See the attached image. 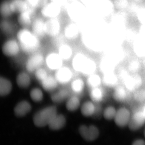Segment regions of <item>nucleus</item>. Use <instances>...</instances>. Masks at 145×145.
I'll return each mask as SVG.
<instances>
[{
    "instance_id": "obj_23",
    "label": "nucleus",
    "mask_w": 145,
    "mask_h": 145,
    "mask_svg": "<svg viewBox=\"0 0 145 145\" xmlns=\"http://www.w3.org/2000/svg\"><path fill=\"white\" fill-rule=\"evenodd\" d=\"M95 111V105L93 103L90 102H86L84 103L81 109L82 115L86 117L92 116L93 115Z\"/></svg>"
},
{
    "instance_id": "obj_38",
    "label": "nucleus",
    "mask_w": 145,
    "mask_h": 145,
    "mask_svg": "<svg viewBox=\"0 0 145 145\" xmlns=\"http://www.w3.org/2000/svg\"><path fill=\"white\" fill-rule=\"evenodd\" d=\"M66 1L67 0H51V1L56 3V4H58L60 6L62 7L65 5Z\"/></svg>"
},
{
    "instance_id": "obj_24",
    "label": "nucleus",
    "mask_w": 145,
    "mask_h": 145,
    "mask_svg": "<svg viewBox=\"0 0 145 145\" xmlns=\"http://www.w3.org/2000/svg\"><path fill=\"white\" fill-rule=\"evenodd\" d=\"M68 90L65 89H62L53 93L51 96V98L54 102H61L68 97Z\"/></svg>"
},
{
    "instance_id": "obj_12",
    "label": "nucleus",
    "mask_w": 145,
    "mask_h": 145,
    "mask_svg": "<svg viewBox=\"0 0 145 145\" xmlns=\"http://www.w3.org/2000/svg\"><path fill=\"white\" fill-rule=\"evenodd\" d=\"M130 114L128 110L125 108H121L116 112L115 116V123L118 126L125 127L129 123L130 121Z\"/></svg>"
},
{
    "instance_id": "obj_41",
    "label": "nucleus",
    "mask_w": 145,
    "mask_h": 145,
    "mask_svg": "<svg viewBox=\"0 0 145 145\" xmlns=\"http://www.w3.org/2000/svg\"><path fill=\"white\" fill-rule=\"evenodd\" d=\"M67 1H73V2H74V1H76V0H67Z\"/></svg>"
},
{
    "instance_id": "obj_35",
    "label": "nucleus",
    "mask_w": 145,
    "mask_h": 145,
    "mask_svg": "<svg viewBox=\"0 0 145 145\" xmlns=\"http://www.w3.org/2000/svg\"><path fill=\"white\" fill-rule=\"evenodd\" d=\"M47 71L43 68H40L35 71V77L40 82L48 76Z\"/></svg>"
},
{
    "instance_id": "obj_22",
    "label": "nucleus",
    "mask_w": 145,
    "mask_h": 145,
    "mask_svg": "<svg viewBox=\"0 0 145 145\" xmlns=\"http://www.w3.org/2000/svg\"><path fill=\"white\" fill-rule=\"evenodd\" d=\"M65 37L69 40L75 39L79 34L78 27L74 24H70L65 28Z\"/></svg>"
},
{
    "instance_id": "obj_36",
    "label": "nucleus",
    "mask_w": 145,
    "mask_h": 145,
    "mask_svg": "<svg viewBox=\"0 0 145 145\" xmlns=\"http://www.w3.org/2000/svg\"><path fill=\"white\" fill-rule=\"evenodd\" d=\"M114 97L115 100L118 102H122L125 99V94L124 91L122 90H118L115 92Z\"/></svg>"
},
{
    "instance_id": "obj_5",
    "label": "nucleus",
    "mask_w": 145,
    "mask_h": 145,
    "mask_svg": "<svg viewBox=\"0 0 145 145\" xmlns=\"http://www.w3.org/2000/svg\"><path fill=\"white\" fill-rule=\"evenodd\" d=\"M21 49L18 41L11 39L6 42L3 45L2 51L3 53L8 57H14L19 53Z\"/></svg>"
},
{
    "instance_id": "obj_21",
    "label": "nucleus",
    "mask_w": 145,
    "mask_h": 145,
    "mask_svg": "<svg viewBox=\"0 0 145 145\" xmlns=\"http://www.w3.org/2000/svg\"><path fill=\"white\" fill-rule=\"evenodd\" d=\"M16 81L18 86L22 88H26L30 85V77L27 72H22L18 74Z\"/></svg>"
},
{
    "instance_id": "obj_27",
    "label": "nucleus",
    "mask_w": 145,
    "mask_h": 145,
    "mask_svg": "<svg viewBox=\"0 0 145 145\" xmlns=\"http://www.w3.org/2000/svg\"><path fill=\"white\" fill-rule=\"evenodd\" d=\"M80 100L76 96H72L66 103V108L70 111H75L80 106Z\"/></svg>"
},
{
    "instance_id": "obj_20",
    "label": "nucleus",
    "mask_w": 145,
    "mask_h": 145,
    "mask_svg": "<svg viewBox=\"0 0 145 145\" xmlns=\"http://www.w3.org/2000/svg\"><path fill=\"white\" fill-rule=\"evenodd\" d=\"M40 83L44 90L47 91H52L55 90L58 84L55 77L49 75L41 81Z\"/></svg>"
},
{
    "instance_id": "obj_40",
    "label": "nucleus",
    "mask_w": 145,
    "mask_h": 145,
    "mask_svg": "<svg viewBox=\"0 0 145 145\" xmlns=\"http://www.w3.org/2000/svg\"><path fill=\"white\" fill-rule=\"evenodd\" d=\"M143 113L144 114V116H145V107L144 108V109H143Z\"/></svg>"
},
{
    "instance_id": "obj_29",
    "label": "nucleus",
    "mask_w": 145,
    "mask_h": 145,
    "mask_svg": "<svg viewBox=\"0 0 145 145\" xmlns=\"http://www.w3.org/2000/svg\"><path fill=\"white\" fill-rule=\"evenodd\" d=\"M101 83V79L98 75L95 74H92L89 75L87 80V84L89 87L93 89L99 86Z\"/></svg>"
},
{
    "instance_id": "obj_4",
    "label": "nucleus",
    "mask_w": 145,
    "mask_h": 145,
    "mask_svg": "<svg viewBox=\"0 0 145 145\" xmlns=\"http://www.w3.org/2000/svg\"><path fill=\"white\" fill-rule=\"evenodd\" d=\"M44 62L42 54L40 53L33 54L28 59L26 63V69L28 72H33L40 69Z\"/></svg>"
},
{
    "instance_id": "obj_34",
    "label": "nucleus",
    "mask_w": 145,
    "mask_h": 145,
    "mask_svg": "<svg viewBox=\"0 0 145 145\" xmlns=\"http://www.w3.org/2000/svg\"><path fill=\"white\" fill-rule=\"evenodd\" d=\"M116 114V110L115 108L112 107H109L106 108V109L104 110L103 115L106 119L111 120L114 118H115Z\"/></svg>"
},
{
    "instance_id": "obj_25",
    "label": "nucleus",
    "mask_w": 145,
    "mask_h": 145,
    "mask_svg": "<svg viewBox=\"0 0 145 145\" xmlns=\"http://www.w3.org/2000/svg\"><path fill=\"white\" fill-rule=\"evenodd\" d=\"M0 13L1 16L4 18L11 16L13 13L11 9L10 2L6 1L2 2L0 6Z\"/></svg>"
},
{
    "instance_id": "obj_1",
    "label": "nucleus",
    "mask_w": 145,
    "mask_h": 145,
    "mask_svg": "<svg viewBox=\"0 0 145 145\" xmlns=\"http://www.w3.org/2000/svg\"><path fill=\"white\" fill-rule=\"evenodd\" d=\"M17 38L21 49L26 53H33L40 46L38 37L26 28L21 29L18 32Z\"/></svg>"
},
{
    "instance_id": "obj_8",
    "label": "nucleus",
    "mask_w": 145,
    "mask_h": 145,
    "mask_svg": "<svg viewBox=\"0 0 145 145\" xmlns=\"http://www.w3.org/2000/svg\"><path fill=\"white\" fill-rule=\"evenodd\" d=\"M46 34L51 37H56L60 31V24L56 18H51L45 22Z\"/></svg>"
},
{
    "instance_id": "obj_33",
    "label": "nucleus",
    "mask_w": 145,
    "mask_h": 145,
    "mask_svg": "<svg viewBox=\"0 0 145 145\" xmlns=\"http://www.w3.org/2000/svg\"><path fill=\"white\" fill-rule=\"evenodd\" d=\"M48 0H25L28 4L33 8H42L48 3Z\"/></svg>"
},
{
    "instance_id": "obj_14",
    "label": "nucleus",
    "mask_w": 145,
    "mask_h": 145,
    "mask_svg": "<svg viewBox=\"0 0 145 145\" xmlns=\"http://www.w3.org/2000/svg\"><path fill=\"white\" fill-rule=\"evenodd\" d=\"M34 14V8L29 6L27 10L21 13L18 18L19 23L24 27L29 26L32 22L33 15Z\"/></svg>"
},
{
    "instance_id": "obj_17",
    "label": "nucleus",
    "mask_w": 145,
    "mask_h": 145,
    "mask_svg": "<svg viewBox=\"0 0 145 145\" xmlns=\"http://www.w3.org/2000/svg\"><path fill=\"white\" fill-rule=\"evenodd\" d=\"M65 123L66 119L65 116L62 115L56 114L49 123L48 125L52 130H58L63 127Z\"/></svg>"
},
{
    "instance_id": "obj_28",
    "label": "nucleus",
    "mask_w": 145,
    "mask_h": 145,
    "mask_svg": "<svg viewBox=\"0 0 145 145\" xmlns=\"http://www.w3.org/2000/svg\"><path fill=\"white\" fill-rule=\"evenodd\" d=\"M0 28L1 31L5 34H11V33H12L14 31L13 26L11 22L6 19H3L1 21Z\"/></svg>"
},
{
    "instance_id": "obj_11",
    "label": "nucleus",
    "mask_w": 145,
    "mask_h": 145,
    "mask_svg": "<svg viewBox=\"0 0 145 145\" xmlns=\"http://www.w3.org/2000/svg\"><path fill=\"white\" fill-rule=\"evenodd\" d=\"M68 12L69 15L73 20H78L83 16L84 9L80 3L74 1L69 7Z\"/></svg>"
},
{
    "instance_id": "obj_31",
    "label": "nucleus",
    "mask_w": 145,
    "mask_h": 145,
    "mask_svg": "<svg viewBox=\"0 0 145 145\" xmlns=\"http://www.w3.org/2000/svg\"><path fill=\"white\" fill-rule=\"evenodd\" d=\"M91 98L93 101L95 102H98L102 100L103 97V92L98 88L92 89L90 92Z\"/></svg>"
},
{
    "instance_id": "obj_3",
    "label": "nucleus",
    "mask_w": 145,
    "mask_h": 145,
    "mask_svg": "<svg viewBox=\"0 0 145 145\" xmlns=\"http://www.w3.org/2000/svg\"><path fill=\"white\" fill-rule=\"evenodd\" d=\"M57 114V109L55 106H50L39 111L34 115L33 122L38 127H44L49 123Z\"/></svg>"
},
{
    "instance_id": "obj_13",
    "label": "nucleus",
    "mask_w": 145,
    "mask_h": 145,
    "mask_svg": "<svg viewBox=\"0 0 145 145\" xmlns=\"http://www.w3.org/2000/svg\"><path fill=\"white\" fill-rule=\"evenodd\" d=\"M145 122V116L143 112L136 113L130 120L129 128L132 130H138L143 125Z\"/></svg>"
},
{
    "instance_id": "obj_10",
    "label": "nucleus",
    "mask_w": 145,
    "mask_h": 145,
    "mask_svg": "<svg viewBox=\"0 0 145 145\" xmlns=\"http://www.w3.org/2000/svg\"><path fill=\"white\" fill-rule=\"evenodd\" d=\"M63 59L59 54H49L46 59V63L48 69L52 70H57L62 67Z\"/></svg>"
},
{
    "instance_id": "obj_30",
    "label": "nucleus",
    "mask_w": 145,
    "mask_h": 145,
    "mask_svg": "<svg viewBox=\"0 0 145 145\" xmlns=\"http://www.w3.org/2000/svg\"><path fill=\"white\" fill-rule=\"evenodd\" d=\"M84 82L83 80L80 78L74 80L71 84V89L75 93H80L84 88Z\"/></svg>"
},
{
    "instance_id": "obj_39",
    "label": "nucleus",
    "mask_w": 145,
    "mask_h": 145,
    "mask_svg": "<svg viewBox=\"0 0 145 145\" xmlns=\"http://www.w3.org/2000/svg\"><path fill=\"white\" fill-rule=\"evenodd\" d=\"M133 145H145V141L143 140H138L133 143Z\"/></svg>"
},
{
    "instance_id": "obj_43",
    "label": "nucleus",
    "mask_w": 145,
    "mask_h": 145,
    "mask_svg": "<svg viewBox=\"0 0 145 145\" xmlns=\"http://www.w3.org/2000/svg\"><path fill=\"white\" fill-rule=\"evenodd\" d=\"M144 135H145V131H144Z\"/></svg>"
},
{
    "instance_id": "obj_26",
    "label": "nucleus",
    "mask_w": 145,
    "mask_h": 145,
    "mask_svg": "<svg viewBox=\"0 0 145 145\" xmlns=\"http://www.w3.org/2000/svg\"><path fill=\"white\" fill-rule=\"evenodd\" d=\"M58 54L63 60H67L70 59L72 56V50L68 45L62 44L59 47Z\"/></svg>"
},
{
    "instance_id": "obj_2",
    "label": "nucleus",
    "mask_w": 145,
    "mask_h": 145,
    "mask_svg": "<svg viewBox=\"0 0 145 145\" xmlns=\"http://www.w3.org/2000/svg\"><path fill=\"white\" fill-rule=\"evenodd\" d=\"M72 65L75 70L88 76L93 74L96 69L93 60L82 54L76 55L73 59Z\"/></svg>"
},
{
    "instance_id": "obj_18",
    "label": "nucleus",
    "mask_w": 145,
    "mask_h": 145,
    "mask_svg": "<svg viewBox=\"0 0 145 145\" xmlns=\"http://www.w3.org/2000/svg\"><path fill=\"white\" fill-rule=\"evenodd\" d=\"M10 4L13 13H21L27 10L30 6L25 0H13Z\"/></svg>"
},
{
    "instance_id": "obj_42",
    "label": "nucleus",
    "mask_w": 145,
    "mask_h": 145,
    "mask_svg": "<svg viewBox=\"0 0 145 145\" xmlns=\"http://www.w3.org/2000/svg\"><path fill=\"white\" fill-rule=\"evenodd\" d=\"M84 1H85V2H86V1H91V0H83Z\"/></svg>"
},
{
    "instance_id": "obj_6",
    "label": "nucleus",
    "mask_w": 145,
    "mask_h": 145,
    "mask_svg": "<svg viewBox=\"0 0 145 145\" xmlns=\"http://www.w3.org/2000/svg\"><path fill=\"white\" fill-rule=\"evenodd\" d=\"M79 130L81 136L85 140L88 141L96 140L99 134L98 129L93 125L90 126L82 125L80 127Z\"/></svg>"
},
{
    "instance_id": "obj_7",
    "label": "nucleus",
    "mask_w": 145,
    "mask_h": 145,
    "mask_svg": "<svg viewBox=\"0 0 145 145\" xmlns=\"http://www.w3.org/2000/svg\"><path fill=\"white\" fill-rule=\"evenodd\" d=\"M61 7L53 1L48 3L42 8L41 14L46 18H55L60 13Z\"/></svg>"
},
{
    "instance_id": "obj_37",
    "label": "nucleus",
    "mask_w": 145,
    "mask_h": 145,
    "mask_svg": "<svg viewBox=\"0 0 145 145\" xmlns=\"http://www.w3.org/2000/svg\"><path fill=\"white\" fill-rule=\"evenodd\" d=\"M115 5L118 9L125 8L128 4V0H115Z\"/></svg>"
},
{
    "instance_id": "obj_15",
    "label": "nucleus",
    "mask_w": 145,
    "mask_h": 145,
    "mask_svg": "<svg viewBox=\"0 0 145 145\" xmlns=\"http://www.w3.org/2000/svg\"><path fill=\"white\" fill-rule=\"evenodd\" d=\"M33 32L39 38L43 37L46 34L45 22L40 18L35 19L32 23Z\"/></svg>"
},
{
    "instance_id": "obj_9",
    "label": "nucleus",
    "mask_w": 145,
    "mask_h": 145,
    "mask_svg": "<svg viewBox=\"0 0 145 145\" xmlns=\"http://www.w3.org/2000/svg\"><path fill=\"white\" fill-rule=\"evenodd\" d=\"M72 73L71 70L67 67H61L56 70L55 74V78L58 84H65L71 80Z\"/></svg>"
},
{
    "instance_id": "obj_32",
    "label": "nucleus",
    "mask_w": 145,
    "mask_h": 145,
    "mask_svg": "<svg viewBox=\"0 0 145 145\" xmlns=\"http://www.w3.org/2000/svg\"><path fill=\"white\" fill-rule=\"evenodd\" d=\"M30 96L34 102H40L43 97L42 92L41 90L37 88L32 89L30 92Z\"/></svg>"
},
{
    "instance_id": "obj_16",
    "label": "nucleus",
    "mask_w": 145,
    "mask_h": 145,
    "mask_svg": "<svg viewBox=\"0 0 145 145\" xmlns=\"http://www.w3.org/2000/svg\"><path fill=\"white\" fill-rule=\"evenodd\" d=\"M31 105L27 101H22L18 103L14 109V112L18 117L25 116L31 111Z\"/></svg>"
},
{
    "instance_id": "obj_19",
    "label": "nucleus",
    "mask_w": 145,
    "mask_h": 145,
    "mask_svg": "<svg viewBox=\"0 0 145 145\" xmlns=\"http://www.w3.org/2000/svg\"><path fill=\"white\" fill-rule=\"evenodd\" d=\"M12 89L11 82L7 78L1 77L0 78V95L1 96H7L10 94Z\"/></svg>"
}]
</instances>
